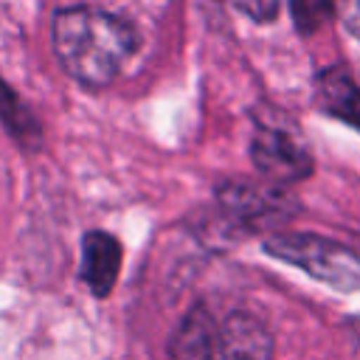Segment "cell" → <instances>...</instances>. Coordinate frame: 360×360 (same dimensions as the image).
<instances>
[{
	"instance_id": "12",
	"label": "cell",
	"mask_w": 360,
	"mask_h": 360,
	"mask_svg": "<svg viewBox=\"0 0 360 360\" xmlns=\"http://www.w3.org/2000/svg\"><path fill=\"white\" fill-rule=\"evenodd\" d=\"M335 11L343 20L346 31L360 39V0H335Z\"/></svg>"
},
{
	"instance_id": "3",
	"label": "cell",
	"mask_w": 360,
	"mask_h": 360,
	"mask_svg": "<svg viewBox=\"0 0 360 360\" xmlns=\"http://www.w3.org/2000/svg\"><path fill=\"white\" fill-rule=\"evenodd\" d=\"M219 208L245 228H264L284 222L295 214V200L273 183H250V180H225L217 186Z\"/></svg>"
},
{
	"instance_id": "4",
	"label": "cell",
	"mask_w": 360,
	"mask_h": 360,
	"mask_svg": "<svg viewBox=\"0 0 360 360\" xmlns=\"http://www.w3.org/2000/svg\"><path fill=\"white\" fill-rule=\"evenodd\" d=\"M250 158L259 174L273 186L298 183L312 174V158L307 146L281 127L262 124L250 141Z\"/></svg>"
},
{
	"instance_id": "6",
	"label": "cell",
	"mask_w": 360,
	"mask_h": 360,
	"mask_svg": "<svg viewBox=\"0 0 360 360\" xmlns=\"http://www.w3.org/2000/svg\"><path fill=\"white\" fill-rule=\"evenodd\" d=\"M169 360H219V326L202 304H194L174 326Z\"/></svg>"
},
{
	"instance_id": "2",
	"label": "cell",
	"mask_w": 360,
	"mask_h": 360,
	"mask_svg": "<svg viewBox=\"0 0 360 360\" xmlns=\"http://www.w3.org/2000/svg\"><path fill=\"white\" fill-rule=\"evenodd\" d=\"M264 250L326 287L340 292L360 290V256L335 239L321 233H273L264 239Z\"/></svg>"
},
{
	"instance_id": "1",
	"label": "cell",
	"mask_w": 360,
	"mask_h": 360,
	"mask_svg": "<svg viewBox=\"0 0 360 360\" xmlns=\"http://www.w3.org/2000/svg\"><path fill=\"white\" fill-rule=\"evenodd\" d=\"M51 37L59 65L84 87L110 84L138 51V31L124 17L93 6L59 8Z\"/></svg>"
},
{
	"instance_id": "5",
	"label": "cell",
	"mask_w": 360,
	"mask_h": 360,
	"mask_svg": "<svg viewBox=\"0 0 360 360\" xmlns=\"http://www.w3.org/2000/svg\"><path fill=\"white\" fill-rule=\"evenodd\" d=\"M121 270V242L107 231H87L82 236V281L96 298H107Z\"/></svg>"
},
{
	"instance_id": "10",
	"label": "cell",
	"mask_w": 360,
	"mask_h": 360,
	"mask_svg": "<svg viewBox=\"0 0 360 360\" xmlns=\"http://www.w3.org/2000/svg\"><path fill=\"white\" fill-rule=\"evenodd\" d=\"M290 8L301 31H315L335 11V0H290Z\"/></svg>"
},
{
	"instance_id": "8",
	"label": "cell",
	"mask_w": 360,
	"mask_h": 360,
	"mask_svg": "<svg viewBox=\"0 0 360 360\" xmlns=\"http://www.w3.org/2000/svg\"><path fill=\"white\" fill-rule=\"evenodd\" d=\"M315 104L323 115L338 118L360 132V87L340 65L323 68L315 76Z\"/></svg>"
},
{
	"instance_id": "9",
	"label": "cell",
	"mask_w": 360,
	"mask_h": 360,
	"mask_svg": "<svg viewBox=\"0 0 360 360\" xmlns=\"http://www.w3.org/2000/svg\"><path fill=\"white\" fill-rule=\"evenodd\" d=\"M0 121L8 127V132L22 143H37L39 127L25 110V104L14 96V90L0 79Z\"/></svg>"
},
{
	"instance_id": "7",
	"label": "cell",
	"mask_w": 360,
	"mask_h": 360,
	"mask_svg": "<svg viewBox=\"0 0 360 360\" xmlns=\"http://www.w3.org/2000/svg\"><path fill=\"white\" fill-rule=\"evenodd\" d=\"M219 360H273V338L250 312H231L219 326Z\"/></svg>"
},
{
	"instance_id": "11",
	"label": "cell",
	"mask_w": 360,
	"mask_h": 360,
	"mask_svg": "<svg viewBox=\"0 0 360 360\" xmlns=\"http://www.w3.org/2000/svg\"><path fill=\"white\" fill-rule=\"evenodd\" d=\"M231 3L256 22H273L278 17V6H281V0H231Z\"/></svg>"
}]
</instances>
